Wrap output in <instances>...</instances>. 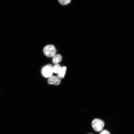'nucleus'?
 Instances as JSON below:
<instances>
[{"instance_id": "nucleus-1", "label": "nucleus", "mask_w": 134, "mask_h": 134, "mask_svg": "<svg viewBox=\"0 0 134 134\" xmlns=\"http://www.w3.org/2000/svg\"><path fill=\"white\" fill-rule=\"evenodd\" d=\"M43 52L46 56L48 57H52L56 55V50L54 45H49L46 46L44 48Z\"/></svg>"}, {"instance_id": "nucleus-2", "label": "nucleus", "mask_w": 134, "mask_h": 134, "mask_svg": "<svg viewBox=\"0 0 134 134\" xmlns=\"http://www.w3.org/2000/svg\"><path fill=\"white\" fill-rule=\"evenodd\" d=\"M104 125V122L100 119H94L92 123V126L95 131L99 132L101 131Z\"/></svg>"}, {"instance_id": "nucleus-3", "label": "nucleus", "mask_w": 134, "mask_h": 134, "mask_svg": "<svg viewBox=\"0 0 134 134\" xmlns=\"http://www.w3.org/2000/svg\"><path fill=\"white\" fill-rule=\"evenodd\" d=\"M42 72L43 76L46 78H49L52 76L53 71V66L51 64H48L43 68Z\"/></svg>"}, {"instance_id": "nucleus-4", "label": "nucleus", "mask_w": 134, "mask_h": 134, "mask_svg": "<svg viewBox=\"0 0 134 134\" xmlns=\"http://www.w3.org/2000/svg\"><path fill=\"white\" fill-rule=\"evenodd\" d=\"M48 82L50 84L58 85L61 83V81L58 77L52 76L49 78Z\"/></svg>"}, {"instance_id": "nucleus-5", "label": "nucleus", "mask_w": 134, "mask_h": 134, "mask_svg": "<svg viewBox=\"0 0 134 134\" xmlns=\"http://www.w3.org/2000/svg\"><path fill=\"white\" fill-rule=\"evenodd\" d=\"M62 60V57L59 54L55 55L52 59V63L54 64H58L60 63Z\"/></svg>"}, {"instance_id": "nucleus-6", "label": "nucleus", "mask_w": 134, "mask_h": 134, "mask_svg": "<svg viewBox=\"0 0 134 134\" xmlns=\"http://www.w3.org/2000/svg\"><path fill=\"white\" fill-rule=\"evenodd\" d=\"M67 70V68L65 67H63L59 72L58 74V77L60 78H63L64 77Z\"/></svg>"}, {"instance_id": "nucleus-7", "label": "nucleus", "mask_w": 134, "mask_h": 134, "mask_svg": "<svg viewBox=\"0 0 134 134\" xmlns=\"http://www.w3.org/2000/svg\"><path fill=\"white\" fill-rule=\"evenodd\" d=\"M62 67L60 65L58 64H55L53 66V72L58 74L61 70Z\"/></svg>"}, {"instance_id": "nucleus-8", "label": "nucleus", "mask_w": 134, "mask_h": 134, "mask_svg": "<svg viewBox=\"0 0 134 134\" xmlns=\"http://www.w3.org/2000/svg\"><path fill=\"white\" fill-rule=\"evenodd\" d=\"M59 3L62 5H66L69 3L71 0H58Z\"/></svg>"}, {"instance_id": "nucleus-9", "label": "nucleus", "mask_w": 134, "mask_h": 134, "mask_svg": "<svg viewBox=\"0 0 134 134\" xmlns=\"http://www.w3.org/2000/svg\"><path fill=\"white\" fill-rule=\"evenodd\" d=\"M99 134H110L108 131L104 130L101 131Z\"/></svg>"}, {"instance_id": "nucleus-10", "label": "nucleus", "mask_w": 134, "mask_h": 134, "mask_svg": "<svg viewBox=\"0 0 134 134\" xmlns=\"http://www.w3.org/2000/svg\"></svg>"}]
</instances>
